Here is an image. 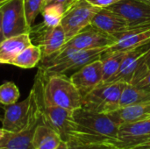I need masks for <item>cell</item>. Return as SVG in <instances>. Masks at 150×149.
<instances>
[{
    "mask_svg": "<svg viewBox=\"0 0 150 149\" xmlns=\"http://www.w3.org/2000/svg\"><path fill=\"white\" fill-rule=\"evenodd\" d=\"M70 147H71V146H70ZM71 149H74V148H73V147H71Z\"/></svg>",
    "mask_w": 150,
    "mask_h": 149,
    "instance_id": "74e56055",
    "label": "cell"
},
{
    "mask_svg": "<svg viewBox=\"0 0 150 149\" xmlns=\"http://www.w3.org/2000/svg\"><path fill=\"white\" fill-rule=\"evenodd\" d=\"M106 48L91 50H76L74 48H62L56 54L40 61L39 68L46 75H55L70 71H76L84 65L98 60Z\"/></svg>",
    "mask_w": 150,
    "mask_h": 149,
    "instance_id": "7a4b0ae2",
    "label": "cell"
},
{
    "mask_svg": "<svg viewBox=\"0 0 150 149\" xmlns=\"http://www.w3.org/2000/svg\"><path fill=\"white\" fill-rule=\"evenodd\" d=\"M77 0H54L52 3H59L61 4H62L64 6V8L67 10L69 6H71Z\"/></svg>",
    "mask_w": 150,
    "mask_h": 149,
    "instance_id": "f1b7e54d",
    "label": "cell"
},
{
    "mask_svg": "<svg viewBox=\"0 0 150 149\" xmlns=\"http://www.w3.org/2000/svg\"><path fill=\"white\" fill-rule=\"evenodd\" d=\"M55 149H71V147L69 146V143L67 142H64V141H62L61 144L58 146V148Z\"/></svg>",
    "mask_w": 150,
    "mask_h": 149,
    "instance_id": "4dcf8cb0",
    "label": "cell"
},
{
    "mask_svg": "<svg viewBox=\"0 0 150 149\" xmlns=\"http://www.w3.org/2000/svg\"><path fill=\"white\" fill-rule=\"evenodd\" d=\"M100 9L92 5L87 0H77L69 6L61 21V25L65 32L66 41L91 25L94 16Z\"/></svg>",
    "mask_w": 150,
    "mask_h": 149,
    "instance_id": "8992f818",
    "label": "cell"
},
{
    "mask_svg": "<svg viewBox=\"0 0 150 149\" xmlns=\"http://www.w3.org/2000/svg\"><path fill=\"white\" fill-rule=\"evenodd\" d=\"M150 102V91L139 89L132 84H126L121 93L120 107Z\"/></svg>",
    "mask_w": 150,
    "mask_h": 149,
    "instance_id": "44dd1931",
    "label": "cell"
},
{
    "mask_svg": "<svg viewBox=\"0 0 150 149\" xmlns=\"http://www.w3.org/2000/svg\"><path fill=\"white\" fill-rule=\"evenodd\" d=\"M116 41L107 47L109 51L127 52L150 41V25L138 26L114 35Z\"/></svg>",
    "mask_w": 150,
    "mask_h": 149,
    "instance_id": "5bb4252c",
    "label": "cell"
},
{
    "mask_svg": "<svg viewBox=\"0 0 150 149\" xmlns=\"http://www.w3.org/2000/svg\"><path fill=\"white\" fill-rule=\"evenodd\" d=\"M126 84L122 82L100 84L83 97L82 108L103 114L118 110L121 93Z\"/></svg>",
    "mask_w": 150,
    "mask_h": 149,
    "instance_id": "277c9868",
    "label": "cell"
},
{
    "mask_svg": "<svg viewBox=\"0 0 150 149\" xmlns=\"http://www.w3.org/2000/svg\"><path fill=\"white\" fill-rule=\"evenodd\" d=\"M107 8L123 17L130 29L150 25V4L146 0H120Z\"/></svg>",
    "mask_w": 150,
    "mask_h": 149,
    "instance_id": "30bf717a",
    "label": "cell"
},
{
    "mask_svg": "<svg viewBox=\"0 0 150 149\" xmlns=\"http://www.w3.org/2000/svg\"><path fill=\"white\" fill-rule=\"evenodd\" d=\"M135 87L147 90V91H150V71H149L142 78H141L135 84Z\"/></svg>",
    "mask_w": 150,
    "mask_h": 149,
    "instance_id": "d4e9b609",
    "label": "cell"
},
{
    "mask_svg": "<svg viewBox=\"0 0 150 149\" xmlns=\"http://www.w3.org/2000/svg\"><path fill=\"white\" fill-rule=\"evenodd\" d=\"M115 41L114 36L91 25L66 41L62 48H74L76 50L107 48L114 44Z\"/></svg>",
    "mask_w": 150,
    "mask_h": 149,
    "instance_id": "9c48e42d",
    "label": "cell"
},
{
    "mask_svg": "<svg viewBox=\"0 0 150 149\" xmlns=\"http://www.w3.org/2000/svg\"><path fill=\"white\" fill-rule=\"evenodd\" d=\"M29 34L32 43L40 47L41 50V60L59 52L66 43L65 32L61 25L49 27L41 22L33 25Z\"/></svg>",
    "mask_w": 150,
    "mask_h": 149,
    "instance_id": "52a82bcc",
    "label": "cell"
},
{
    "mask_svg": "<svg viewBox=\"0 0 150 149\" xmlns=\"http://www.w3.org/2000/svg\"><path fill=\"white\" fill-rule=\"evenodd\" d=\"M143 61H144V64L147 67V68L150 71V47L143 56Z\"/></svg>",
    "mask_w": 150,
    "mask_h": 149,
    "instance_id": "f546056e",
    "label": "cell"
},
{
    "mask_svg": "<svg viewBox=\"0 0 150 149\" xmlns=\"http://www.w3.org/2000/svg\"><path fill=\"white\" fill-rule=\"evenodd\" d=\"M128 149H150V137L149 139L145 140L144 141Z\"/></svg>",
    "mask_w": 150,
    "mask_h": 149,
    "instance_id": "4316f807",
    "label": "cell"
},
{
    "mask_svg": "<svg viewBox=\"0 0 150 149\" xmlns=\"http://www.w3.org/2000/svg\"><path fill=\"white\" fill-rule=\"evenodd\" d=\"M53 1H54V0H45V2H44V7H45L46 5H47V4H51Z\"/></svg>",
    "mask_w": 150,
    "mask_h": 149,
    "instance_id": "e575fe53",
    "label": "cell"
},
{
    "mask_svg": "<svg viewBox=\"0 0 150 149\" xmlns=\"http://www.w3.org/2000/svg\"><path fill=\"white\" fill-rule=\"evenodd\" d=\"M2 30L4 39L29 33L31 27L28 25L23 0H11L1 8Z\"/></svg>",
    "mask_w": 150,
    "mask_h": 149,
    "instance_id": "ba28073f",
    "label": "cell"
},
{
    "mask_svg": "<svg viewBox=\"0 0 150 149\" xmlns=\"http://www.w3.org/2000/svg\"><path fill=\"white\" fill-rule=\"evenodd\" d=\"M45 73V72H44ZM44 97L47 105L75 111L82 107L83 97L66 75H46Z\"/></svg>",
    "mask_w": 150,
    "mask_h": 149,
    "instance_id": "3957f363",
    "label": "cell"
},
{
    "mask_svg": "<svg viewBox=\"0 0 150 149\" xmlns=\"http://www.w3.org/2000/svg\"><path fill=\"white\" fill-rule=\"evenodd\" d=\"M30 108L27 123L18 133L5 132L0 140V149H33V138L35 129L41 121V112L33 92L29 93Z\"/></svg>",
    "mask_w": 150,
    "mask_h": 149,
    "instance_id": "5b68a950",
    "label": "cell"
},
{
    "mask_svg": "<svg viewBox=\"0 0 150 149\" xmlns=\"http://www.w3.org/2000/svg\"><path fill=\"white\" fill-rule=\"evenodd\" d=\"M20 92L13 82H5L0 85V105H11L18 102Z\"/></svg>",
    "mask_w": 150,
    "mask_h": 149,
    "instance_id": "603a6c76",
    "label": "cell"
},
{
    "mask_svg": "<svg viewBox=\"0 0 150 149\" xmlns=\"http://www.w3.org/2000/svg\"><path fill=\"white\" fill-rule=\"evenodd\" d=\"M146 1H147V2H149V3L150 4V0H146Z\"/></svg>",
    "mask_w": 150,
    "mask_h": 149,
    "instance_id": "8d00e7d4",
    "label": "cell"
},
{
    "mask_svg": "<svg viewBox=\"0 0 150 149\" xmlns=\"http://www.w3.org/2000/svg\"><path fill=\"white\" fill-rule=\"evenodd\" d=\"M44 2L45 0H23L26 21L30 27L33 25L37 16L42 11Z\"/></svg>",
    "mask_w": 150,
    "mask_h": 149,
    "instance_id": "cb8c5ba5",
    "label": "cell"
},
{
    "mask_svg": "<svg viewBox=\"0 0 150 149\" xmlns=\"http://www.w3.org/2000/svg\"><path fill=\"white\" fill-rule=\"evenodd\" d=\"M65 11L66 9L64 6L59 3H51L46 5L41 11L43 23L49 27H54L61 25Z\"/></svg>",
    "mask_w": 150,
    "mask_h": 149,
    "instance_id": "7402d4cb",
    "label": "cell"
},
{
    "mask_svg": "<svg viewBox=\"0 0 150 149\" xmlns=\"http://www.w3.org/2000/svg\"><path fill=\"white\" fill-rule=\"evenodd\" d=\"M91 25L112 36L130 29L129 24L123 17L107 7L101 8L97 12Z\"/></svg>",
    "mask_w": 150,
    "mask_h": 149,
    "instance_id": "9a60e30c",
    "label": "cell"
},
{
    "mask_svg": "<svg viewBox=\"0 0 150 149\" xmlns=\"http://www.w3.org/2000/svg\"><path fill=\"white\" fill-rule=\"evenodd\" d=\"M41 50L40 47L31 44L22 50L11 62L13 65L21 68H32L39 65L41 61Z\"/></svg>",
    "mask_w": 150,
    "mask_h": 149,
    "instance_id": "ffe728a7",
    "label": "cell"
},
{
    "mask_svg": "<svg viewBox=\"0 0 150 149\" xmlns=\"http://www.w3.org/2000/svg\"><path fill=\"white\" fill-rule=\"evenodd\" d=\"M32 43L29 33L5 38L0 42V64H9L25 47Z\"/></svg>",
    "mask_w": 150,
    "mask_h": 149,
    "instance_id": "e0dca14e",
    "label": "cell"
},
{
    "mask_svg": "<svg viewBox=\"0 0 150 149\" xmlns=\"http://www.w3.org/2000/svg\"><path fill=\"white\" fill-rule=\"evenodd\" d=\"M1 109H4V106L0 105V110H1ZM2 119H3V116H2V115L0 114V120H2Z\"/></svg>",
    "mask_w": 150,
    "mask_h": 149,
    "instance_id": "d590c367",
    "label": "cell"
},
{
    "mask_svg": "<svg viewBox=\"0 0 150 149\" xmlns=\"http://www.w3.org/2000/svg\"><path fill=\"white\" fill-rule=\"evenodd\" d=\"M30 108L29 96L21 102L4 106L2 128L7 133H18L27 123Z\"/></svg>",
    "mask_w": 150,
    "mask_h": 149,
    "instance_id": "4fadbf2b",
    "label": "cell"
},
{
    "mask_svg": "<svg viewBox=\"0 0 150 149\" xmlns=\"http://www.w3.org/2000/svg\"><path fill=\"white\" fill-rule=\"evenodd\" d=\"M4 133H5V131L3 128H0V140L4 137Z\"/></svg>",
    "mask_w": 150,
    "mask_h": 149,
    "instance_id": "836d02e7",
    "label": "cell"
},
{
    "mask_svg": "<svg viewBox=\"0 0 150 149\" xmlns=\"http://www.w3.org/2000/svg\"><path fill=\"white\" fill-rule=\"evenodd\" d=\"M73 148L74 149H117L111 146H88V147H73Z\"/></svg>",
    "mask_w": 150,
    "mask_h": 149,
    "instance_id": "83f0119b",
    "label": "cell"
},
{
    "mask_svg": "<svg viewBox=\"0 0 150 149\" xmlns=\"http://www.w3.org/2000/svg\"><path fill=\"white\" fill-rule=\"evenodd\" d=\"M126 53L123 51H109L106 48L101 54L99 60L102 62L103 83H109L117 74Z\"/></svg>",
    "mask_w": 150,
    "mask_h": 149,
    "instance_id": "d6986e66",
    "label": "cell"
},
{
    "mask_svg": "<svg viewBox=\"0 0 150 149\" xmlns=\"http://www.w3.org/2000/svg\"><path fill=\"white\" fill-rule=\"evenodd\" d=\"M150 137V119L122 124L119 127L118 140L114 143L117 149H128Z\"/></svg>",
    "mask_w": 150,
    "mask_h": 149,
    "instance_id": "7c38bea8",
    "label": "cell"
},
{
    "mask_svg": "<svg viewBox=\"0 0 150 149\" xmlns=\"http://www.w3.org/2000/svg\"><path fill=\"white\" fill-rule=\"evenodd\" d=\"M1 18H2V11L0 9V42L4 40V34H3V30H2V23H1Z\"/></svg>",
    "mask_w": 150,
    "mask_h": 149,
    "instance_id": "1f68e13d",
    "label": "cell"
},
{
    "mask_svg": "<svg viewBox=\"0 0 150 149\" xmlns=\"http://www.w3.org/2000/svg\"><path fill=\"white\" fill-rule=\"evenodd\" d=\"M11 0H0V9L2 8V6H4L6 3H8Z\"/></svg>",
    "mask_w": 150,
    "mask_h": 149,
    "instance_id": "d6a6232c",
    "label": "cell"
},
{
    "mask_svg": "<svg viewBox=\"0 0 150 149\" xmlns=\"http://www.w3.org/2000/svg\"><path fill=\"white\" fill-rule=\"evenodd\" d=\"M73 116L76 128L69 146H114L120 125L109 114L93 112L81 107L73 112Z\"/></svg>",
    "mask_w": 150,
    "mask_h": 149,
    "instance_id": "6da1fadb",
    "label": "cell"
},
{
    "mask_svg": "<svg viewBox=\"0 0 150 149\" xmlns=\"http://www.w3.org/2000/svg\"><path fill=\"white\" fill-rule=\"evenodd\" d=\"M58 133L42 122L35 129L33 138V149H55L61 144Z\"/></svg>",
    "mask_w": 150,
    "mask_h": 149,
    "instance_id": "ac0fdd59",
    "label": "cell"
},
{
    "mask_svg": "<svg viewBox=\"0 0 150 149\" xmlns=\"http://www.w3.org/2000/svg\"><path fill=\"white\" fill-rule=\"evenodd\" d=\"M83 97L89 92L103 83V68L101 61L95 60L78 70L69 77Z\"/></svg>",
    "mask_w": 150,
    "mask_h": 149,
    "instance_id": "8fae6325",
    "label": "cell"
},
{
    "mask_svg": "<svg viewBox=\"0 0 150 149\" xmlns=\"http://www.w3.org/2000/svg\"><path fill=\"white\" fill-rule=\"evenodd\" d=\"M108 114L120 126L145 120L150 119V102L120 107L118 110Z\"/></svg>",
    "mask_w": 150,
    "mask_h": 149,
    "instance_id": "2e32d148",
    "label": "cell"
},
{
    "mask_svg": "<svg viewBox=\"0 0 150 149\" xmlns=\"http://www.w3.org/2000/svg\"><path fill=\"white\" fill-rule=\"evenodd\" d=\"M87 1L94 6L99 8H106L120 2V0H87Z\"/></svg>",
    "mask_w": 150,
    "mask_h": 149,
    "instance_id": "484cf974",
    "label": "cell"
}]
</instances>
